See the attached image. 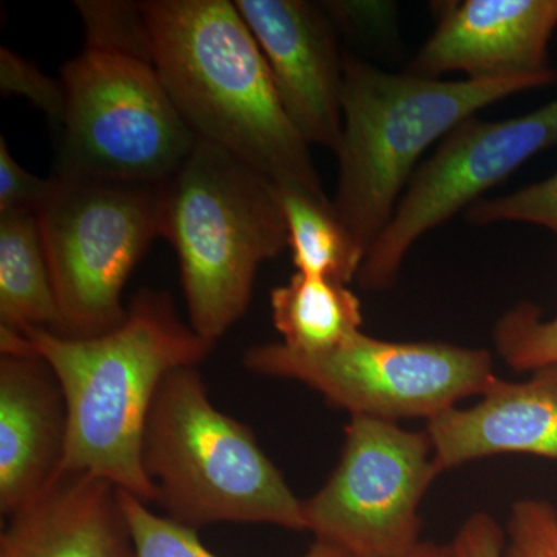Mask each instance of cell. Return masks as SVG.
<instances>
[{
	"label": "cell",
	"instance_id": "7402d4cb",
	"mask_svg": "<svg viewBox=\"0 0 557 557\" xmlns=\"http://www.w3.org/2000/svg\"><path fill=\"white\" fill-rule=\"evenodd\" d=\"M465 218L475 226L530 223L552 231L557 237V172L508 196L480 199L465 211Z\"/></svg>",
	"mask_w": 557,
	"mask_h": 557
},
{
	"label": "cell",
	"instance_id": "9c48e42d",
	"mask_svg": "<svg viewBox=\"0 0 557 557\" xmlns=\"http://www.w3.org/2000/svg\"><path fill=\"white\" fill-rule=\"evenodd\" d=\"M438 475L426 432L350 417L338 465L302 500L307 531L347 557L406 556L421 544V502Z\"/></svg>",
	"mask_w": 557,
	"mask_h": 557
},
{
	"label": "cell",
	"instance_id": "9a60e30c",
	"mask_svg": "<svg viewBox=\"0 0 557 557\" xmlns=\"http://www.w3.org/2000/svg\"><path fill=\"white\" fill-rule=\"evenodd\" d=\"M0 557H137L120 487L61 469L7 518Z\"/></svg>",
	"mask_w": 557,
	"mask_h": 557
},
{
	"label": "cell",
	"instance_id": "d4e9b609",
	"mask_svg": "<svg viewBox=\"0 0 557 557\" xmlns=\"http://www.w3.org/2000/svg\"><path fill=\"white\" fill-rule=\"evenodd\" d=\"M54 189V178H40L25 171L0 138V215L38 214Z\"/></svg>",
	"mask_w": 557,
	"mask_h": 557
},
{
	"label": "cell",
	"instance_id": "ba28073f",
	"mask_svg": "<svg viewBox=\"0 0 557 557\" xmlns=\"http://www.w3.org/2000/svg\"><path fill=\"white\" fill-rule=\"evenodd\" d=\"M54 178L38 211L64 336L94 338L123 324V289L161 237V185Z\"/></svg>",
	"mask_w": 557,
	"mask_h": 557
},
{
	"label": "cell",
	"instance_id": "277c9868",
	"mask_svg": "<svg viewBox=\"0 0 557 557\" xmlns=\"http://www.w3.org/2000/svg\"><path fill=\"white\" fill-rule=\"evenodd\" d=\"M161 237L177 252L189 325L214 344L247 311L259 267L288 247L276 185L203 139L161 183Z\"/></svg>",
	"mask_w": 557,
	"mask_h": 557
},
{
	"label": "cell",
	"instance_id": "52a82bcc",
	"mask_svg": "<svg viewBox=\"0 0 557 557\" xmlns=\"http://www.w3.org/2000/svg\"><path fill=\"white\" fill-rule=\"evenodd\" d=\"M249 372L293 380L350 417L431 418L482 397L498 380L485 348L440 341H386L359 332L322 354H299L281 343L244 355Z\"/></svg>",
	"mask_w": 557,
	"mask_h": 557
},
{
	"label": "cell",
	"instance_id": "4316f807",
	"mask_svg": "<svg viewBox=\"0 0 557 557\" xmlns=\"http://www.w3.org/2000/svg\"><path fill=\"white\" fill-rule=\"evenodd\" d=\"M322 9L335 21L366 28L370 25L381 27L383 22L391 21L394 5L379 2H329Z\"/></svg>",
	"mask_w": 557,
	"mask_h": 557
},
{
	"label": "cell",
	"instance_id": "30bf717a",
	"mask_svg": "<svg viewBox=\"0 0 557 557\" xmlns=\"http://www.w3.org/2000/svg\"><path fill=\"white\" fill-rule=\"evenodd\" d=\"M552 146H557V98L516 119L474 115L461 121L413 174L394 218L366 255L359 285L370 292L392 287L410 248L424 234L467 211L483 193Z\"/></svg>",
	"mask_w": 557,
	"mask_h": 557
},
{
	"label": "cell",
	"instance_id": "6da1fadb",
	"mask_svg": "<svg viewBox=\"0 0 557 557\" xmlns=\"http://www.w3.org/2000/svg\"><path fill=\"white\" fill-rule=\"evenodd\" d=\"M22 335L64 394L62 471L90 472L153 504L156 490L141 460L153 399L172 370L199 368L214 343L180 321L168 293L149 289L135 296L123 324L104 335L72 338L39 329Z\"/></svg>",
	"mask_w": 557,
	"mask_h": 557
},
{
	"label": "cell",
	"instance_id": "ffe728a7",
	"mask_svg": "<svg viewBox=\"0 0 557 557\" xmlns=\"http://www.w3.org/2000/svg\"><path fill=\"white\" fill-rule=\"evenodd\" d=\"M497 354L516 372L557 368V317L542 318L534 304H519L498 319L493 332Z\"/></svg>",
	"mask_w": 557,
	"mask_h": 557
},
{
	"label": "cell",
	"instance_id": "4fadbf2b",
	"mask_svg": "<svg viewBox=\"0 0 557 557\" xmlns=\"http://www.w3.org/2000/svg\"><path fill=\"white\" fill-rule=\"evenodd\" d=\"M67 406L60 381L35 351L0 354V512L33 500L60 472Z\"/></svg>",
	"mask_w": 557,
	"mask_h": 557
},
{
	"label": "cell",
	"instance_id": "e0dca14e",
	"mask_svg": "<svg viewBox=\"0 0 557 557\" xmlns=\"http://www.w3.org/2000/svg\"><path fill=\"white\" fill-rule=\"evenodd\" d=\"M270 302L282 346L299 354L333 350L361 332V300L332 278L293 274Z\"/></svg>",
	"mask_w": 557,
	"mask_h": 557
},
{
	"label": "cell",
	"instance_id": "5bb4252c",
	"mask_svg": "<svg viewBox=\"0 0 557 557\" xmlns=\"http://www.w3.org/2000/svg\"><path fill=\"white\" fill-rule=\"evenodd\" d=\"M424 432L438 474L507 454L557 460V368L516 383L498 379L478 405L431 418Z\"/></svg>",
	"mask_w": 557,
	"mask_h": 557
},
{
	"label": "cell",
	"instance_id": "d6986e66",
	"mask_svg": "<svg viewBox=\"0 0 557 557\" xmlns=\"http://www.w3.org/2000/svg\"><path fill=\"white\" fill-rule=\"evenodd\" d=\"M124 511L134 534L137 557H220L209 552L199 537V531L156 515L149 504L121 490ZM300 557H347L341 549L314 541L309 552Z\"/></svg>",
	"mask_w": 557,
	"mask_h": 557
},
{
	"label": "cell",
	"instance_id": "5b68a950",
	"mask_svg": "<svg viewBox=\"0 0 557 557\" xmlns=\"http://www.w3.org/2000/svg\"><path fill=\"white\" fill-rule=\"evenodd\" d=\"M143 468L164 516L199 531L212 523H269L307 531L302 500L255 432L215 408L197 368L172 370L150 409Z\"/></svg>",
	"mask_w": 557,
	"mask_h": 557
},
{
	"label": "cell",
	"instance_id": "3957f363",
	"mask_svg": "<svg viewBox=\"0 0 557 557\" xmlns=\"http://www.w3.org/2000/svg\"><path fill=\"white\" fill-rule=\"evenodd\" d=\"M555 83L557 75L421 78L344 54L343 135L335 152L338 183L332 203L366 255L394 218L429 146L479 110Z\"/></svg>",
	"mask_w": 557,
	"mask_h": 557
},
{
	"label": "cell",
	"instance_id": "603a6c76",
	"mask_svg": "<svg viewBox=\"0 0 557 557\" xmlns=\"http://www.w3.org/2000/svg\"><path fill=\"white\" fill-rule=\"evenodd\" d=\"M505 557H557V509L549 502L523 498L512 505Z\"/></svg>",
	"mask_w": 557,
	"mask_h": 557
},
{
	"label": "cell",
	"instance_id": "2e32d148",
	"mask_svg": "<svg viewBox=\"0 0 557 557\" xmlns=\"http://www.w3.org/2000/svg\"><path fill=\"white\" fill-rule=\"evenodd\" d=\"M0 327L64 335L36 214L0 215Z\"/></svg>",
	"mask_w": 557,
	"mask_h": 557
},
{
	"label": "cell",
	"instance_id": "ac0fdd59",
	"mask_svg": "<svg viewBox=\"0 0 557 557\" xmlns=\"http://www.w3.org/2000/svg\"><path fill=\"white\" fill-rule=\"evenodd\" d=\"M276 190L298 273L346 285L358 278L366 249L344 225L332 200L299 186L276 185Z\"/></svg>",
	"mask_w": 557,
	"mask_h": 557
},
{
	"label": "cell",
	"instance_id": "7a4b0ae2",
	"mask_svg": "<svg viewBox=\"0 0 557 557\" xmlns=\"http://www.w3.org/2000/svg\"><path fill=\"white\" fill-rule=\"evenodd\" d=\"M152 60L196 137L276 185L325 194L310 146L293 126L258 40L230 0L143 2Z\"/></svg>",
	"mask_w": 557,
	"mask_h": 557
},
{
	"label": "cell",
	"instance_id": "484cf974",
	"mask_svg": "<svg viewBox=\"0 0 557 557\" xmlns=\"http://www.w3.org/2000/svg\"><path fill=\"white\" fill-rule=\"evenodd\" d=\"M507 534L493 516L474 512L448 545L450 557H505Z\"/></svg>",
	"mask_w": 557,
	"mask_h": 557
},
{
	"label": "cell",
	"instance_id": "cb8c5ba5",
	"mask_svg": "<svg viewBox=\"0 0 557 557\" xmlns=\"http://www.w3.org/2000/svg\"><path fill=\"white\" fill-rule=\"evenodd\" d=\"M0 90L3 95L27 98L61 129L65 113L64 84L7 47L0 49Z\"/></svg>",
	"mask_w": 557,
	"mask_h": 557
},
{
	"label": "cell",
	"instance_id": "8992f818",
	"mask_svg": "<svg viewBox=\"0 0 557 557\" xmlns=\"http://www.w3.org/2000/svg\"><path fill=\"white\" fill-rule=\"evenodd\" d=\"M61 81L57 177L161 185L199 141L152 61L86 47L64 65Z\"/></svg>",
	"mask_w": 557,
	"mask_h": 557
},
{
	"label": "cell",
	"instance_id": "83f0119b",
	"mask_svg": "<svg viewBox=\"0 0 557 557\" xmlns=\"http://www.w3.org/2000/svg\"><path fill=\"white\" fill-rule=\"evenodd\" d=\"M403 557H450L448 545L432 544V542H421L420 545L408 555Z\"/></svg>",
	"mask_w": 557,
	"mask_h": 557
},
{
	"label": "cell",
	"instance_id": "8fae6325",
	"mask_svg": "<svg viewBox=\"0 0 557 557\" xmlns=\"http://www.w3.org/2000/svg\"><path fill=\"white\" fill-rule=\"evenodd\" d=\"M269 64L293 126L311 145L336 152L343 135L344 57L332 20L304 0H236Z\"/></svg>",
	"mask_w": 557,
	"mask_h": 557
},
{
	"label": "cell",
	"instance_id": "44dd1931",
	"mask_svg": "<svg viewBox=\"0 0 557 557\" xmlns=\"http://www.w3.org/2000/svg\"><path fill=\"white\" fill-rule=\"evenodd\" d=\"M75 7L86 28V47L119 51L153 62L143 2L81 0Z\"/></svg>",
	"mask_w": 557,
	"mask_h": 557
},
{
	"label": "cell",
	"instance_id": "7c38bea8",
	"mask_svg": "<svg viewBox=\"0 0 557 557\" xmlns=\"http://www.w3.org/2000/svg\"><path fill=\"white\" fill-rule=\"evenodd\" d=\"M557 30V0H463L442 3L437 25L408 73L468 79L553 76L548 44Z\"/></svg>",
	"mask_w": 557,
	"mask_h": 557
}]
</instances>
